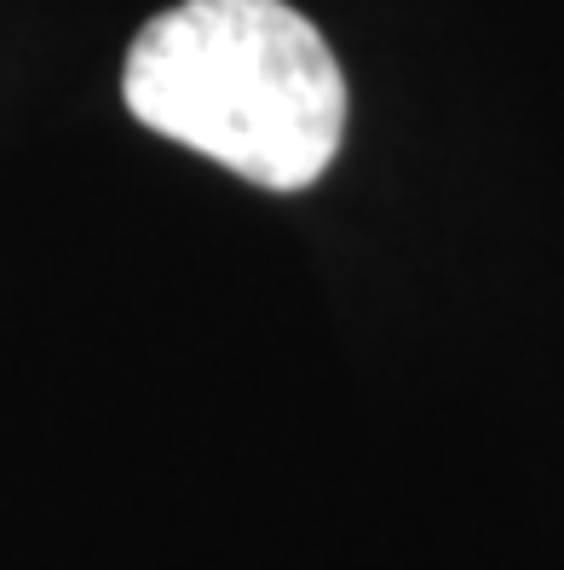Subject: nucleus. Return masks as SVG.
<instances>
[{"instance_id": "f257e3e1", "label": "nucleus", "mask_w": 564, "mask_h": 570, "mask_svg": "<svg viewBox=\"0 0 564 570\" xmlns=\"http://www.w3.org/2000/svg\"><path fill=\"white\" fill-rule=\"evenodd\" d=\"M132 121L259 190H306L346 139V76L288 0H179L127 47Z\"/></svg>"}]
</instances>
